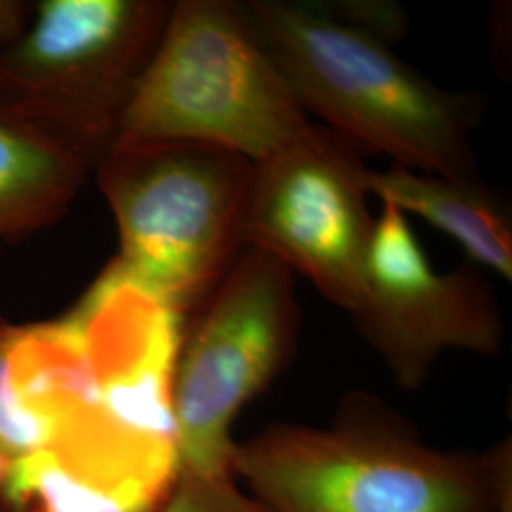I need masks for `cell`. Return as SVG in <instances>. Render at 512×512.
<instances>
[{
    "instance_id": "cell-13",
    "label": "cell",
    "mask_w": 512,
    "mask_h": 512,
    "mask_svg": "<svg viewBox=\"0 0 512 512\" xmlns=\"http://www.w3.org/2000/svg\"><path fill=\"white\" fill-rule=\"evenodd\" d=\"M33 6L23 0H0V52L25 31Z\"/></svg>"
},
{
    "instance_id": "cell-14",
    "label": "cell",
    "mask_w": 512,
    "mask_h": 512,
    "mask_svg": "<svg viewBox=\"0 0 512 512\" xmlns=\"http://www.w3.org/2000/svg\"><path fill=\"white\" fill-rule=\"evenodd\" d=\"M12 465H14V459L10 458L4 448L0 446V488L4 486V482L8 480V475L12 471Z\"/></svg>"
},
{
    "instance_id": "cell-4",
    "label": "cell",
    "mask_w": 512,
    "mask_h": 512,
    "mask_svg": "<svg viewBox=\"0 0 512 512\" xmlns=\"http://www.w3.org/2000/svg\"><path fill=\"white\" fill-rule=\"evenodd\" d=\"M93 173L118 228L110 262L188 317L245 247L255 164L202 143L110 145Z\"/></svg>"
},
{
    "instance_id": "cell-6",
    "label": "cell",
    "mask_w": 512,
    "mask_h": 512,
    "mask_svg": "<svg viewBox=\"0 0 512 512\" xmlns=\"http://www.w3.org/2000/svg\"><path fill=\"white\" fill-rule=\"evenodd\" d=\"M167 0H42L0 52V95L88 148H109L164 35Z\"/></svg>"
},
{
    "instance_id": "cell-3",
    "label": "cell",
    "mask_w": 512,
    "mask_h": 512,
    "mask_svg": "<svg viewBox=\"0 0 512 512\" xmlns=\"http://www.w3.org/2000/svg\"><path fill=\"white\" fill-rule=\"evenodd\" d=\"M310 124L245 2L179 0L110 145L202 143L260 164Z\"/></svg>"
},
{
    "instance_id": "cell-7",
    "label": "cell",
    "mask_w": 512,
    "mask_h": 512,
    "mask_svg": "<svg viewBox=\"0 0 512 512\" xmlns=\"http://www.w3.org/2000/svg\"><path fill=\"white\" fill-rule=\"evenodd\" d=\"M368 171L348 139L310 124L255 164L245 219V247L266 251L308 277L351 315L363 302L374 230Z\"/></svg>"
},
{
    "instance_id": "cell-2",
    "label": "cell",
    "mask_w": 512,
    "mask_h": 512,
    "mask_svg": "<svg viewBox=\"0 0 512 512\" xmlns=\"http://www.w3.org/2000/svg\"><path fill=\"white\" fill-rule=\"evenodd\" d=\"M245 8L306 114L395 165L480 181L469 101L408 65L374 23L287 0H249Z\"/></svg>"
},
{
    "instance_id": "cell-12",
    "label": "cell",
    "mask_w": 512,
    "mask_h": 512,
    "mask_svg": "<svg viewBox=\"0 0 512 512\" xmlns=\"http://www.w3.org/2000/svg\"><path fill=\"white\" fill-rule=\"evenodd\" d=\"M156 512H268L239 486L230 469H179L177 482Z\"/></svg>"
},
{
    "instance_id": "cell-8",
    "label": "cell",
    "mask_w": 512,
    "mask_h": 512,
    "mask_svg": "<svg viewBox=\"0 0 512 512\" xmlns=\"http://www.w3.org/2000/svg\"><path fill=\"white\" fill-rule=\"evenodd\" d=\"M355 325L395 382L416 391L444 351L494 357L503 319L492 285L475 264L437 274L406 215L391 203L374 220L365 293Z\"/></svg>"
},
{
    "instance_id": "cell-1",
    "label": "cell",
    "mask_w": 512,
    "mask_h": 512,
    "mask_svg": "<svg viewBox=\"0 0 512 512\" xmlns=\"http://www.w3.org/2000/svg\"><path fill=\"white\" fill-rule=\"evenodd\" d=\"M230 469L268 512H501L512 501L511 440L435 448L363 391L327 427L272 423L236 440Z\"/></svg>"
},
{
    "instance_id": "cell-10",
    "label": "cell",
    "mask_w": 512,
    "mask_h": 512,
    "mask_svg": "<svg viewBox=\"0 0 512 512\" xmlns=\"http://www.w3.org/2000/svg\"><path fill=\"white\" fill-rule=\"evenodd\" d=\"M97 160L0 95V247L61 219Z\"/></svg>"
},
{
    "instance_id": "cell-5",
    "label": "cell",
    "mask_w": 512,
    "mask_h": 512,
    "mask_svg": "<svg viewBox=\"0 0 512 512\" xmlns=\"http://www.w3.org/2000/svg\"><path fill=\"white\" fill-rule=\"evenodd\" d=\"M190 315L173 376L179 469H230L239 412L293 361L300 330L293 272L243 247Z\"/></svg>"
},
{
    "instance_id": "cell-11",
    "label": "cell",
    "mask_w": 512,
    "mask_h": 512,
    "mask_svg": "<svg viewBox=\"0 0 512 512\" xmlns=\"http://www.w3.org/2000/svg\"><path fill=\"white\" fill-rule=\"evenodd\" d=\"M368 192L456 239L471 264L511 281L512 228L505 203L480 181L427 175L401 165L368 171Z\"/></svg>"
},
{
    "instance_id": "cell-9",
    "label": "cell",
    "mask_w": 512,
    "mask_h": 512,
    "mask_svg": "<svg viewBox=\"0 0 512 512\" xmlns=\"http://www.w3.org/2000/svg\"><path fill=\"white\" fill-rule=\"evenodd\" d=\"M97 399L92 355L71 311L29 325L0 319V446L10 458L50 446Z\"/></svg>"
}]
</instances>
